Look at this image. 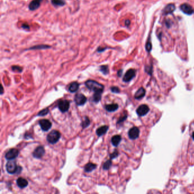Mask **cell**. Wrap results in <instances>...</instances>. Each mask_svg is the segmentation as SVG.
I'll return each mask as SVG.
<instances>
[{"instance_id": "5b68a950", "label": "cell", "mask_w": 194, "mask_h": 194, "mask_svg": "<svg viewBox=\"0 0 194 194\" xmlns=\"http://www.w3.org/2000/svg\"><path fill=\"white\" fill-rule=\"evenodd\" d=\"M39 124L42 130L44 132H47L50 130L52 126L51 122L47 119H42L40 120Z\"/></svg>"}, {"instance_id": "9c48e42d", "label": "cell", "mask_w": 194, "mask_h": 194, "mask_svg": "<svg viewBox=\"0 0 194 194\" xmlns=\"http://www.w3.org/2000/svg\"><path fill=\"white\" fill-rule=\"evenodd\" d=\"M74 100L77 105H78L79 106H81L85 104L87 101V97L83 94L78 93L75 95Z\"/></svg>"}, {"instance_id": "7c38bea8", "label": "cell", "mask_w": 194, "mask_h": 194, "mask_svg": "<svg viewBox=\"0 0 194 194\" xmlns=\"http://www.w3.org/2000/svg\"><path fill=\"white\" fill-rule=\"evenodd\" d=\"M44 154L45 150L44 147L42 146H39L35 149V150L33 153V155L34 158L37 159H40L44 155Z\"/></svg>"}, {"instance_id": "4316f807", "label": "cell", "mask_w": 194, "mask_h": 194, "mask_svg": "<svg viewBox=\"0 0 194 194\" xmlns=\"http://www.w3.org/2000/svg\"><path fill=\"white\" fill-rule=\"evenodd\" d=\"M112 166V160L111 159H109L107 160L103 164V169L105 170H109Z\"/></svg>"}, {"instance_id": "d4e9b609", "label": "cell", "mask_w": 194, "mask_h": 194, "mask_svg": "<svg viewBox=\"0 0 194 194\" xmlns=\"http://www.w3.org/2000/svg\"><path fill=\"white\" fill-rule=\"evenodd\" d=\"M100 71L105 75H107L109 74V68L107 65H102L100 66Z\"/></svg>"}, {"instance_id": "ffe728a7", "label": "cell", "mask_w": 194, "mask_h": 194, "mask_svg": "<svg viewBox=\"0 0 194 194\" xmlns=\"http://www.w3.org/2000/svg\"><path fill=\"white\" fill-rule=\"evenodd\" d=\"M105 109L109 112H113L117 111L118 108V105L117 104H108L106 105L105 106Z\"/></svg>"}, {"instance_id": "4fadbf2b", "label": "cell", "mask_w": 194, "mask_h": 194, "mask_svg": "<svg viewBox=\"0 0 194 194\" xmlns=\"http://www.w3.org/2000/svg\"><path fill=\"white\" fill-rule=\"evenodd\" d=\"M175 9L176 7L174 3H169L163 9L162 14L164 15L171 14L175 10Z\"/></svg>"}, {"instance_id": "7402d4cb", "label": "cell", "mask_w": 194, "mask_h": 194, "mask_svg": "<svg viewBox=\"0 0 194 194\" xmlns=\"http://www.w3.org/2000/svg\"><path fill=\"white\" fill-rule=\"evenodd\" d=\"M102 93L103 92L101 91H99V92H95L93 98H92V101L95 103H98L101 99V96H102Z\"/></svg>"}, {"instance_id": "9a60e30c", "label": "cell", "mask_w": 194, "mask_h": 194, "mask_svg": "<svg viewBox=\"0 0 194 194\" xmlns=\"http://www.w3.org/2000/svg\"><path fill=\"white\" fill-rule=\"evenodd\" d=\"M17 185L20 189H24L28 186V182L23 178H18L17 179Z\"/></svg>"}, {"instance_id": "ba28073f", "label": "cell", "mask_w": 194, "mask_h": 194, "mask_svg": "<svg viewBox=\"0 0 194 194\" xmlns=\"http://www.w3.org/2000/svg\"><path fill=\"white\" fill-rule=\"evenodd\" d=\"M149 110L150 109L148 105L145 104H143V105H140L137 108L136 112H137V115L139 116H144L148 113V112H149Z\"/></svg>"}, {"instance_id": "484cf974", "label": "cell", "mask_w": 194, "mask_h": 194, "mask_svg": "<svg viewBox=\"0 0 194 194\" xmlns=\"http://www.w3.org/2000/svg\"><path fill=\"white\" fill-rule=\"evenodd\" d=\"M91 124V121L89 119V118L88 117H85V118H84V120L82 121L81 124V127L84 129V128H86L87 127H88Z\"/></svg>"}, {"instance_id": "3957f363", "label": "cell", "mask_w": 194, "mask_h": 194, "mask_svg": "<svg viewBox=\"0 0 194 194\" xmlns=\"http://www.w3.org/2000/svg\"><path fill=\"white\" fill-rule=\"evenodd\" d=\"M61 137L60 133L56 130H52L47 136V141L51 144L57 143Z\"/></svg>"}, {"instance_id": "7a4b0ae2", "label": "cell", "mask_w": 194, "mask_h": 194, "mask_svg": "<svg viewBox=\"0 0 194 194\" xmlns=\"http://www.w3.org/2000/svg\"><path fill=\"white\" fill-rule=\"evenodd\" d=\"M6 169L7 173L10 174H19L22 171V168L20 166H17L16 163L11 160L7 162L6 164Z\"/></svg>"}, {"instance_id": "8992f818", "label": "cell", "mask_w": 194, "mask_h": 194, "mask_svg": "<svg viewBox=\"0 0 194 194\" xmlns=\"http://www.w3.org/2000/svg\"><path fill=\"white\" fill-rule=\"evenodd\" d=\"M181 10L187 15H192L194 13V9L188 3H183L180 6Z\"/></svg>"}, {"instance_id": "8fae6325", "label": "cell", "mask_w": 194, "mask_h": 194, "mask_svg": "<svg viewBox=\"0 0 194 194\" xmlns=\"http://www.w3.org/2000/svg\"><path fill=\"white\" fill-rule=\"evenodd\" d=\"M136 76V70L134 69L129 70L125 74L123 81L124 82H129L132 80Z\"/></svg>"}, {"instance_id": "d590c367", "label": "cell", "mask_w": 194, "mask_h": 194, "mask_svg": "<svg viewBox=\"0 0 194 194\" xmlns=\"http://www.w3.org/2000/svg\"><path fill=\"white\" fill-rule=\"evenodd\" d=\"M125 25H126V26H129V25H130V20H129V19H126V21H125Z\"/></svg>"}, {"instance_id": "d6986e66", "label": "cell", "mask_w": 194, "mask_h": 194, "mask_svg": "<svg viewBox=\"0 0 194 194\" xmlns=\"http://www.w3.org/2000/svg\"><path fill=\"white\" fill-rule=\"evenodd\" d=\"M97 165L96 164L92 163H87L84 167V171L86 173H90L92 172L93 170L96 168Z\"/></svg>"}, {"instance_id": "f546056e", "label": "cell", "mask_w": 194, "mask_h": 194, "mask_svg": "<svg viewBox=\"0 0 194 194\" xmlns=\"http://www.w3.org/2000/svg\"><path fill=\"white\" fill-rule=\"evenodd\" d=\"M146 49L147 50L148 52H150L152 49V43L150 42V40L148 41V42L146 43Z\"/></svg>"}, {"instance_id": "44dd1931", "label": "cell", "mask_w": 194, "mask_h": 194, "mask_svg": "<svg viewBox=\"0 0 194 194\" xmlns=\"http://www.w3.org/2000/svg\"><path fill=\"white\" fill-rule=\"evenodd\" d=\"M121 141V137L119 135L114 136L112 137L111 139V142L112 145L115 147H117L119 145Z\"/></svg>"}, {"instance_id": "2e32d148", "label": "cell", "mask_w": 194, "mask_h": 194, "mask_svg": "<svg viewBox=\"0 0 194 194\" xmlns=\"http://www.w3.org/2000/svg\"><path fill=\"white\" fill-rule=\"evenodd\" d=\"M109 129V126L107 125H103L100 128H99L97 130H96V134L99 136V137H101L102 136H103L104 134H105L108 130Z\"/></svg>"}, {"instance_id": "ac0fdd59", "label": "cell", "mask_w": 194, "mask_h": 194, "mask_svg": "<svg viewBox=\"0 0 194 194\" xmlns=\"http://www.w3.org/2000/svg\"><path fill=\"white\" fill-rule=\"evenodd\" d=\"M145 89L144 88H140L136 93L134 95V97L136 99H141L144 97L145 95Z\"/></svg>"}, {"instance_id": "5bb4252c", "label": "cell", "mask_w": 194, "mask_h": 194, "mask_svg": "<svg viewBox=\"0 0 194 194\" xmlns=\"http://www.w3.org/2000/svg\"><path fill=\"white\" fill-rule=\"evenodd\" d=\"M42 0H33L30 2L29 5V8L31 11L37 10L40 6V3Z\"/></svg>"}, {"instance_id": "d6a6232c", "label": "cell", "mask_w": 194, "mask_h": 194, "mask_svg": "<svg viewBox=\"0 0 194 194\" xmlns=\"http://www.w3.org/2000/svg\"><path fill=\"white\" fill-rule=\"evenodd\" d=\"M126 118H127V115H124V116L121 117L119 118V119L118 120L117 124H119V123H121V122H124V121H125V120L126 119Z\"/></svg>"}, {"instance_id": "74e56055", "label": "cell", "mask_w": 194, "mask_h": 194, "mask_svg": "<svg viewBox=\"0 0 194 194\" xmlns=\"http://www.w3.org/2000/svg\"><path fill=\"white\" fill-rule=\"evenodd\" d=\"M192 138H193V139L194 140V132L193 133V135H192Z\"/></svg>"}, {"instance_id": "1f68e13d", "label": "cell", "mask_w": 194, "mask_h": 194, "mask_svg": "<svg viewBox=\"0 0 194 194\" xmlns=\"http://www.w3.org/2000/svg\"><path fill=\"white\" fill-rule=\"evenodd\" d=\"M118 151L117 150H116L112 154H110L111 159H113L116 158H117L118 156Z\"/></svg>"}, {"instance_id": "8d00e7d4", "label": "cell", "mask_w": 194, "mask_h": 194, "mask_svg": "<svg viewBox=\"0 0 194 194\" xmlns=\"http://www.w3.org/2000/svg\"><path fill=\"white\" fill-rule=\"evenodd\" d=\"M122 70H119L118 72H117V75L119 77H121L122 76Z\"/></svg>"}, {"instance_id": "4dcf8cb0", "label": "cell", "mask_w": 194, "mask_h": 194, "mask_svg": "<svg viewBox=\"0 0 194 194\" xmlns=\"http://www.w3.org/2000/svg\"><path fill=\"white\" fill-rule=\"evenodd\" d=\"M111 90L113 93H118L120 92V90L119 88H118L117 87H112L111 88Z\"/></svg>"}, {"instance_id": "e575fe53", "label": "cell", "mask_w": 194, "mask_h": 194, "mask_svg": "<svg viewBox=\"0 0 194 194\" xmlns=\"http://www.w3.org/2000/svg\"><path fill=\"white\" fill-rule=\"evenodd\" d=\"M145 70H146V71L148 74H151V73H152V67H148V68H146Z\"/></svg>"}, {"instance_id": "6da1fadb", "label": "cell", "mask_w": 194, "mask_h": 194, "mask_svg": "<svg viewBox=\"0 0 194 194\" xmlns=\"http://www.w3.org/2000/svg\"><path fill=\"white\" fill-rule=\"evenodd\" d=\"M85 85L86 87L90 90L96 92L101 91L103 92L104 87L101 84L98 83L96 81L93 80H88L85 83Z\"/></svg>"}, {"instance_id": "83f0119b", "label": "cell", "mask_w": 194, "mask_h": 194, "mask_svg": "<svg viewBox=\"0 0 194 194\" xmlns=\"http://www.w3.org/2000/svg\"><path fill=\"white\" fill-rule=\"evenodd\" d=\"M49 112V109L48 108H46V109H43V110H42L41 111H40L38 114L37 115L38 116H44L46 115H47Z\"/></svg>"}, {"instance_id": "836d02e7", "label": "cell", "mask_w": 194, "mask_h": 194, "mask_svg": "<svg viewBox=\"0 0 194 194\" xmlns=\"http://www.w3.org/2000/svg\"><path fill=\"white\" fill-rule=\"evenodd\" d=\"M22 28L25 30H29L30 29V26L28 23H23L22 25Z\"/></svg>"}, {"instance_id": "cb8c5ba5", "label": "cell", "mask_w": 194, "mask_h": 194, "mask_svg": "<svg viewBox=\"0 0 194 194\" xmlns=\"http://www.w3.org/2000/svg\"><path fill=\"white\" fill-rule=\"evenodd\" d=\"M51 3L55 6H63L66 4L64 0H51Z\"/></svg>"}, {"instance_id": "277c9868", "label": "cell", "mask_w": 194, "mask_h": 194, "mask_svg": "<svg viewBox=\"0 0 194 194\" xmlns=\"http://www.w3.org/2000/svg\"><path fill=\"white\" fill-rule=\"evenodd\" d=\"M70 107V101L67 100H60L58 103V108L59 110L63 113L67 112L69 110Z\"/></svg>"}, {"instance_id": "52a82bcc", "label": "cell", "mask_w": 194, "mask_h": 194, "mask_svg": "<svg viewBox=\"0 0 194 194\" xmlns=\"http://www.w3.org/2000/svg\"><path fill=\"white\" fill-rule=\"evenodd\" d=\"M19 154V151L16 149H11L5 154V158L11 160L15 159Z\"/></svg>"}, {"instance_id": "f1b7e54d", "label": "cell", "mask_w": 194, "mask_h": 194, "mask_svg": "<svg viewBox=\"0 0 194 194\" xmlns=\"http://www.w3.org/2000/svg\"><path fill=\"white\" fill-rule=\"evenodd\" d=\"M11 69L14 72H21L22 71V68L18 66H13L11 67Z\"/></svg>"}, {"instance_id": "603a6c76", "label": "cell", "mask_w": 194, "mask_h": 194, "mask_svg": "<svg viewBox=\"0 0 194 194\" xmlns=\"http://www.w3.org/2000/svg\"><path fill=\"white\" fill-rule=\"evenodd\" d=\"M51 47L48 45H46V44H40V45H37L34 46L33 47H32L29 48H28V50H44V49H48L50 48Z\"/></svg>"}, {"instance_id": "e0dca14e", "label": "cell", "mask_w": 194, "mask_h": 194, "mask_svg": "<svg viewBox=\"0 0 194 194\" xmlns=\"http://www.w3.org/2000/svg\"><path fill=\"white\" fill-rule=\"evenodd\" d=\"M79 88V84L77 81L71 83L68 87V91L71 93H75L78 91Z\"/></svg>"}, {"instance_id": "30bf717a", "label": "cell", "mask_w": 194, "mask_h": 194, "mask_svg": "<svg viewBox=\"0 0 194 194\" xmlns=\"http://www.w3.org/2000/svg\"><path fill=\"white\" fill-rule=\"evenodd\" d=\"M140 135V130L137 127H133L131 128L128 132V136L130 139L136 140Z\"/></svg>"}]
</instances>
